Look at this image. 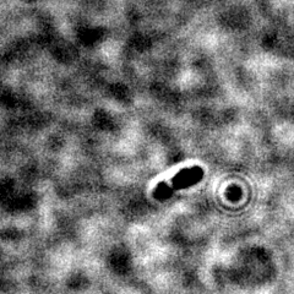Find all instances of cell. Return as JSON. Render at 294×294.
Returning a JSON list of instances; mask_svg holds the SVG:
<instances>
[{"mask_svg": "<svg viewBox=\"0 0 294 294\" xmlns=\"http://www.w3.org/2000/svg\"><path fill=\"white\" fill-rule=\"evenodd\" d=\"M204 177V170L200 167H191L185 168V169L180 170L178 174L172 180V187L173 190H180L187 189V187H192V185L197 184L200 180Z\"/></svg>", "mask_w": 294, "mask_h": 294, "instance_id": "cell-1", "label": "cell"}, {"mask_svg": "<svg viewBox=\"0 0 294 294\" xmlns=\"http://www.w3.org/2000/svg\"><path fill=\"white\" fill-rule=\"evenodd\" d=\"M173 191L174 190H173L172 185H168L165 182H162L156 187L155 191H153V196L157 200H160V201H164V200L169 199L172 196Z\"/></svg>", "mask_w": 294, "mask_h": 294, "instance_id": "cell-2", "label": "cell"}]
</instances>
